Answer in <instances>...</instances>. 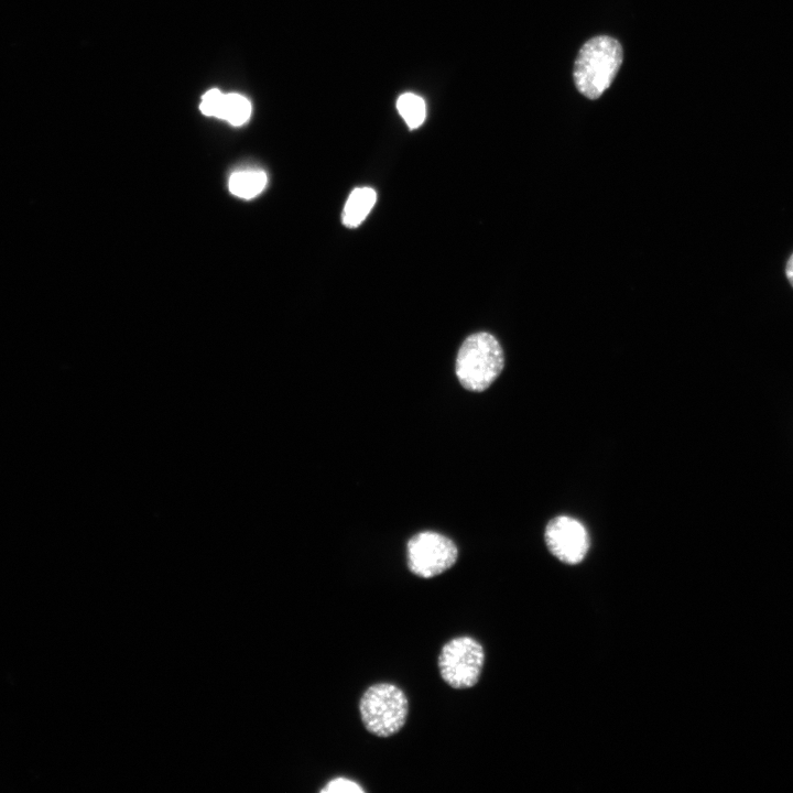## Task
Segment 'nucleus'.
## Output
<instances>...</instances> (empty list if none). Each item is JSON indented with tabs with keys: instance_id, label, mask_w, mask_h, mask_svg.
<instances>
[{
	"instance_id": "1",
	"label": "nucleus",
	"mask_w": 793,
	"mask_h": 793,
	"mask_svg": "<svg viewBox=\"0 0 793 793\" xmlns=\"http://www.w3.org/2000/svg\"><path fill=\"white\" fill-rule=\"evenodd\" d=\"M622 63V47L610 36L598 35L579 50L574 64V82L589 99L599 98L610 86Z\"/></svg>"
},
{
	"instance_id": "2",
	"label": "nucleus",
	"mask_w": 793,
	"mask_h": 793,
	"mask_svg": "<svg viewBox=\"0 0 793 793\" xmlns=\"http://www.w3.org/2000/svg\"><path fill=\"white\" fill-rule=\"evenodd\" d=\"M504 367L503 350L498 339L485 332L468 336L461 344L455 365L459 383L468 391L488 389Z\"/></svg>"
},
{
	"instance_id": "3",
	"label": "nucleus",
	"mask_w": 793,
	"mask_h": 793,
	"mask_svg": "<svg viewBox=\"0 0 793 793\" xmlns=\"http://www.w3.org/2000/svg\"><path fill=\"white\" fill-rule=\"evenodd\" d=\"M358 707L367 731L380 738H388L404 727L409 714V699L398 685L381 682L370 685L363 692Z\"/></svg>"
},
{
	"instance_id": "4",
	"label": "nucleus",
	"mask_w": 793,
	"mask_h": 793,
	"mask_svg": "<svg viewBox=\"0 0 793 793\" xmlns=\"http://www.w3.org/2000/svg\"><path fill=\"white\" fill-rule=\"evenodd\" d=\"M485 664L481 643L470 636H459L447 641L437 659L442 680L455 689L475 686Z\"/></svg>"
},
{
	"instance_id": "5",
	"label": "nucleus",
	"mask_w": 793,
	"mask_h": 793,
	"mask_svg": "<svg viewBox=\"0 0 793 793\" xmlns=\"http://www.w3.org/2000/svg\"><path fill=\"white\" fill-rule=\"evenodd\" d=\"M457 558V545L438 532H419L406 544L408 568L421 578H433L443 574L455 565Z\"/></svg>"
},
{
	"instance_id": "6",
	"label": "nucleus",
	"mask_w": 793,
	"mask_h": 793,
	"mask_svg": "<svg viewBox=\"0 0 793 793\" xmlns=\"http://www.w3.org/2000/svg\"><path fill=\"white\" fill-rule=\"evenodd\" d=\"M548 551L566 564L580 563L589 548V536L584 525L566 515L552 519L544 534Z\"/></svg>"
},
{
	"instance_id": "7",
	"label": "nucleus",
	"mask_w": 793,
	"mask_h": 793,
	"mask_svg": "<svg viewBox=\"0 0 793 793\" xmlns=\"http://www.w3.org/2000/svg\"><path fill=\"white\" fill-rule=\"evenodd\" d=\"M377 199L376 192L370 187L355 188L343 210L341 220L348 228L358 227L372 209Z\"/></svg>"
},
{
	"instance_id": "8",
	"label": "nucleus",
	"mask_w": 793,
	"mask_h": 793,
	"mask_svg": "<svg viewBox=\"0 0 793 793\" xmlns=\"http://www.w3.org/2000/svg\"><path fill=\"white\" fill-rule=\"evenodd\" d=\"M267 185V174L261 170H242L231 174L228 182L229 191L243 199L259 195Z\"/></svg>"
},
{
	"instance_id": "9",
	"label": "nucleus",
	"mask_w": 793,
	"mask_h": 793,
	"mask_svg": "<svg viewBox=\"0 0 793 793\" xmlns=\"http://www.w3.org/2000/svg\"><path fill=\"white\" fill-rule=\"evenodd\" d=\"M251 115L249 99L240 94H224L217 118L228 121L232 126L246 123Z\"/></svg>"
},
{
	"instance_id": "10",
	"label": "nucleus",
	"mask_w": 793,
	"mask_h": 793,
	"mask_svg": "<svg viewBox=\"0 0 793 793\" xmlns=\"http://www.w3.org/2000/svg\"><path fill=\"white\" fill-rule=\"evenodd\" d=\"M397 109L410 129H416L425 120V101L414 93L402 94L397 100Z\"/></svg>"
},
{
	"instance_id": "11",
	"label": "nucleus",
	"mask_w": 793,
	"mask_h": 793,
	"mask_svg": "<svg viewBox=\"0 0 793 793\" xmlns=\"http://www.w3.org/2000/svg\"><path fill=\"white\" fill-rule=\"evenodd\" d=\"M322 793H363L365 790L362 789L359 783L356 781L345 778V776H337L332 780H329L325 786L321 790Z\"/></svg>"
},
{
	"instance_id": "12",
	"label": "nucleus",
	"mask_w": 793,
	"mask_h": 793,
	"mask_svg": "<svg viewBox=\"0 0 793 793\" xmlns=\"http://www.w3.org/2000/svg\"><path fill=\"white\" fill-rule=\"evenodd\" d=\"M224 94L218 89H209L202 97L200 111L206 116L217 117Z\"/></svg>"
},
{
	"instance_id": "13",
	"label": "nucleus",
	"mask_w": 793,
	"mask_h": 793,
	"mask_svg": "<svg viewBox=\"0 0 793 793\" xmlns=\"http://www.w3.org/2000/svg\"><path fill=\"white\" fill-rule=\"evenodd\" d=\"M786 278L790 281L791 285L793 286V254L790 257L786 268H785Z\"/></svg>"
}]
</instances>
